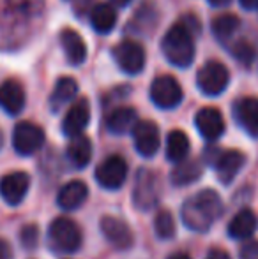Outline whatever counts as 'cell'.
I'll list each match as a JSON object with an SVG mask.
<instances>
[{
  "mask_svg": "<svg viewBox=\"0 0 258 259\" xmlns=\"http://www.w3.org/2000/svg\"><path fill=\"white\" fill-rule=\"evenodd\" d=\"M159 194H161V185H159L158 175L151 169L138 171L133 187L134 206L141 211L152 210L159 203Z\"/></svg>",
  "mask_w": 258,
  "mask_h": 259,
  "instance_id": "cell-4",
  "label": "cell"
},
{
  "mask_svg": "<svg viewBox=\"0 0 258 259\" xmlns=\"http://www.w3.org/2000/svg\"><path fill=\"white\" fill-rule=\"evenodd\" d=\"M258 228V219L255 211L249 208H242L241 211L234 215L232 222L228 224V235L234 240H248Z\"/></svg>",
  "mask_w": 258,
  "mask_h": 259,
  "instance_id": "cell-19",
  "label": "cell"
},
{
  "mask_svg": "<svg viewBox=\"0 0 258 259\" xmlns=\"http://www.w3.org/2000/svg\"><path fill=\"white\" fill-rule=\"evenodd\" d=\"M25 106V90L16 79H7L0 85V108L9 115L21 113Z\"/></svg>",
  "mask_w": 258,
  "mask_h": 259,
  "instance_id": "cell-17",
  "label": "cell"
},
{
  "mask_svg": "<svg viewBox=\"0 0 258 259\" xmlns=\"http://www.w3.org/2000/svg\"><path fill=\"white\" fill-rule=\"evenodd\" d=\"M136 111L134 108L129 106H122L117 108L106 116V129L112 134H126L129 131H133L134 123H136Z\"/></svg>",
  "mask_w": 258,
  "mask_h": 259,
  "instance_id": "cell-22",
  "label": "cell"
},
{
  "mask_svg": "<svg viewBox=\"0 0 258 259\" xmlns=\"http://www.w3.org/2000/svg\"><path fill=\"white\" fill-rule=\"evenodd\" d=\"M60 45H62V50L69 64L80 65L85 62L87 46H85L83 37L76 30H72V28H64V30L60 32Z\"/></svg>",
  "mask_w": 258,
  "mask_h": 259,
  "instance_id": "cell-18",
  "label": "cell"
},
{
  "mask_svg": "<svg viewBox=\"0 0 258 259\" xmlns=\"http://www.w3.org/2000/svg\"><path fill=\"white\" fill-rule=\"evenodd\" d=\"M202 164L196 159H182L180 162H175V167L172 169L170 175V180L177 187H184V185H190L193 182L198 180L202 177Z\"/></svg>",
  "mask_w": 258,
  "mask_h": 259,
  "instance_id": "cell-21",
  "label": "cell"
},
{
  "mask_svg": "<svg viewBox=\"0 0 258 259\" xmlns=\"http://www.w3.org/2000/svg\"><path fill=\"white\" fill-rule=\"evenodd\" d=\"M228 81H230L228 69L221 62L216 60H209L207 64H203V67L196 74V85H198V89L205 96L210 97H216L221 92H225V89L228 87Z\"/></svg>",
  "mask_w": 258,
  "mask_h": 259,
  "instance_id": "cell-5",
  "label": "cell"
},
{
  "mask_svg": "<svg viewBox=\"0 0 258 259\" xmlns=\"http://www.w3.org/2000/svg\"><path fill=\"white\" fill-rule=\"evenodd\" d=\"M67 157L76 167H85L92 159V143L87 136H72L67 145Z\"/></svg>",
  "mask_w": 258,
  "mask_h": 259,
  "instance_id": "cell-25",
  "label": "cell"
},
{
  "mask_svg": "<svg viewBox=\"0 0 258 259\" xmlns=\"http://www.w3.org/2000/svg\"><path fill=\"white\" fill-rule=\"evenodd\" d=\"M239 257L241 259H258V242L256 240H249L239 250Z\"/></svg>",
  "mask_w": 258,
  "mask_h": 259,
  "instance_id": "cell-32",
  "label": "cell"
},
{
  "mask_svg": "<svg viewBox=\"0 0 258 259\" xmlns=\"http://www.w3.org/2000/svg\"><path fill=\"white\" fill-rule=\"evenodd\" d=\"M241 27V20H239L235 14H219L212 20L210 28H212V34L216 39H219L221 42L232 41V37L235 35V32Z\"/></svg>",
  "mask_w": 258,
  "mask_h": 259,
  "instance_id": "cell-26",
  "label": "cell"
},
{
  "mask_svg": "<svg viewBox=\"0 0 258 259\" xmlns=\"http://www.w3.org/2000/svg\"><path fill=\"white\" fill-rule=\"evenodd\" d=\"M246 162V157L239 150H227L217 154L214 160V167H216V175L219 178L221 184L228 185L234 182V178L239 175Z\"/></svg>",
  "mask_w": 258,
  "mask_h": 259,
  "instance_id": "cell-15",
  "label": "cell"
},
{
  "mask_svg": "<svg viewBox=\"0 0 258 259\" xmlns=\"http://www.w3.org/2000/svg\"><path fill=\"white\" fill-rule=\"evenodd\" d=\"M90 122V106L87 99H78L67 109L62 122V133L67 138L78 136Z\"/></svg>",
  "mask_w": 258,
  "mask_h": 259,
  "instance_id": "cell-14",
  "label": "cell"
},
{
  "mask_svg": "<svg viewBox=\"0 0 258 259\" xmlns=\"http://www.w3.org/2000/svg\"><path fill=\"white\" fill-rule=\"evenodd\" d=\"M232 55H234L242 65H251L256 58V48L251 42L241 39V41L234 42V46H232Z\"/></svg>",
  "mask_w": 258,
  "mask_h": 259,
  "instance_id": "cell-30",
  "label": "cell"
},
{
  "mask_svg": "<svg viewBox=\"0 0 258 259\" xmlns=\"http://www.w3.org/2000/svg\"><path fill=\"white\" fill-rule=\"evenodd\" d=\"M168 259H191L188 254H184V252H177V254H172Z\"/></svg>",
  "mask_w": 258,
  "mask_h": 259,
  "instance_id": "cell-37",
  "label": "cell"
},
{
  "mask_svg": "<svg viewBox=\"0 0 258 259\" xmlns=\"http://www.w3.org/2000/svg\"><path fill=\"white\" fill-rule=\"evenodd\" d=\"M30 187V177L23 171H14L0 180V196L11 206L20 205Z\"/></svg>",
  "mask_w": 258,
  "mask_h": 259,
  "instance_id": "cell-12",
  "label": "cell"
},
{
  "mask_svg": "<svg viewBox=\"0 0 258 259\" xmlns=\"http://www.w3.org/2000/svg\"><path fill=\"white\" fill-rule=\"evenodd\" d=\"M221 213H223V199L212 189L196 192L195 196L184 201L180 210V217L186 228L198 233L210 229V226L221 217Z\"/></svg>",
  "mask_w": 258,
  "mask_h": 259,
  "instance_id": "cell-1",
  "label": "cell"
},
{
  "mask_svg": "<svg viewBox=\"0 0 258 259\" xmlns=\"http://www.w3.org/2000/svg\"><path fill=\"white\" fill-rule=\"evenodd\" d=\"M112 2H114L115 6H119V7H124V6H128L131 0H112Z\"/></svg>",
  "mask_w": 258,
  "mask_h": 259,
  "instance_id": "cell-38",
  "label": "cell"
},
{
  "mask_svg": "<svg viewBox=\"0 0 258 259\" xmlns=\"http://www.w3.org/2000/svg\"><path fill=\"white\" fill-rule=\"evenodd\" d=\"M232 0H209V4L210 6H214V7H223V6H228Z\"/></svg>",
  "mask_w": 258,
  "mask_h": 259,
  "instance_id": "cell-36",
  "label": "cell"
},
{
  "mask_svg": "<svg viewBox=\"0 0 258 259\" xmlns=\"http://www.w3.org/2000/svg\"><path fill=\"white\" fill-rule=\"evenodd\" d=\"M161 50L170 64L177 67H188L195 58L193 32L184 23L173 25L163 37Z\"/></svg>",
  "mask_w": 258,
  "mask_h": 259,
  "instance_id": "cell-2",
  "label": "cell"
},
{
  "mask_svg": "<svg viewBox=\"0 0 258 259\" xmlns=\"http://www.w3.org/2000/svg\"><path fill=\"white\" fill-rule=\"evenodd\" d=\"M239 2L244 9H256L258 7V0H239Z\"/></svg>",
  "mask_w": 258,
  "mask_h": 259,
  "instance_id": "cell-35",
  "label": "cell"
},
{
  "mask_svg": "<svg viewBox=\"0 0 258 259\" xmlns=\"http://www.w3.org/2000/svg\"><path fill=\"white\" fill-rule=\"evenodd\" d=\"M50 245L59 252H76L82 245V231L67 217H59L50 224Z\"/></svg>",
  "mask_w": 258,
  "mask_h": 259,
  "instance_id": "cell-3",
  "label": "cell"
},
{
  "mask_svg": "<svg viewBox=\"0 0 258 259\" xmlns=\"http://www.w3.org/2000/svg\"><path fill=\"white\" fill-rule=\"evenodd\" d=\"M101 233L104 235V238L108 240L112 247H115L117 250H128L134 242L133 231L129 229V226L126 224L122 219L117 217H103L99 222Z\"/></svg>",
  "mask_w": 258,
  "mask_h": 259,
  "instance_id": "cell-11",
  "label": "cell"
},
{
  "mask_svg": "<svg viewBox=\"0 0 258 259\" xmlns=\"http://www.w3.org/2000/svg\"><path fill=\"white\" fill-rule=\"evenodd\" d=\"M4 145V136H2V131H0V148H2Z\"/></svg>",
  "mask_w": 258,
  "mask_h": 259,
  "instance_id": "cell-39",
  "label": "cell"
},
{
  "mask_svg": "<svg viewBox=\"0 0 258 259\" xmlns=\"http://www.w3.org/2000/svg\"><path fill=\"white\" fill-rule=\"evenodd\" d=\"M131 133H133L134 147H136L138 154L143 157H152L158 154L161 140H159V129L154 122L140 120V122L134 123Z\"/></svg>",
  "mask_w": 258,
  "mask_h": 259,
  "instance_id": "cell-10",
  "label": "cell"
},
{
  "mask_svg": "<svg viewBox=\"0 0 258 259\" xmlns=\"http://www.w3.org/2000/svg\"><path fill=\"white\" fill-rule=\"evenodd\" d=\"M20 238H21L23 247H27V249H34V247L38 245V240H39L38 228H35V226H25V228L21 229Z\"/></svg>",
  "mask_w": 258,
  "mask_h": 259,
  "instance_id": "cell-31",
  "label": "cell"
},
{
  "mask_svg": "<svg viewBox=\"0 0 258 259\" xmlns=\"http://www.w3.org/2000/svg\"><path fill=\"white\" fill-rule=\"evenodd\" d=\"M205 259H232L230 256H228L225 250H221V249H212L209 254H207V257Z\"/></svg>",
  "mask_w": 258,
  "mask_h": 259,
  "instance_id": "cell-34",
  "label": "cell"
},
{
  "mask_svg": "<svg viewBox=\"0 0 258 259\" xmlns=\"http://www.w3.org/2000/svg\"><path fill=\"white\" fill-rule=\"evenodd\" d=\"M154 229H156L158 238L170 240L175 235V221H173V215L170 213L168 210H159L154 219Z\"/></svg>",
  "mask_w": 258,
  "mask_h": 259,
  "instance_id": "cell-29",
  "label": "cell"
},
{
  "mask_svg": "<svg viewBox=\"0 0 258 259\" xmlns=\"http://www.w3.org/2000/svg\"><path fill=\"white\" fill-rule=\"evenodd\" d=\"M114 58L126 74H140L145 67V52L134 41H122L114 48Z\"/></svg>",
  "mask_w": 258,
  "mask_h": 259,
  "instance_id": "cell-9",
  "label": "cell"
},
{
  "mask_svg": "<svg viewBox=\"0 0 258 259\" xmlns=\"http://www.w3.org/2000/svg\"><path fill=\"white\" fill-rule=\"evenodd\" d=\"M117 23V13L115 7L110 4H96L90 11V25L94 27V30L99 34H108L112 32V28Z\"/></svg>",
  "mask_w": 258,
  "mask_h": 259,
  "instance_id": "cell-24",
  "label": "cell"
},
{
  "mask_svg": "<svg viewBox=\"0 0 258 259\" xmlns=\"http://www.w3.org/2000/svg\"><path fill=\"white\" fill-rule=\"evenodd\" d=\"M87 196H89V187L83 182L72 180L67 182L62 189L59 191L57 196V203L62 210H76L85 203Z\"/></svg>",
  "mask_w": 258,
  "mask_h": 259,
  "instance_id": "cell-20",
  "label": "cell"
},
{
  "mask_svg": "<svg viewBox=\"0 0 258 259\" xmlns=\"http://www.w3.org/2000/svg\"><path fill=\"white\" fill-rule=\"evenodd\" d=\"M190 154V140L182 131H172L166 138V157L172 162H180Z\"/></svg>",
  "mask_w": 258,
  "mask_h": 259,
  "instance_id": "cell-27",
  "label": "cell"
},
{
  "mask_svg": "<svg viewBox=\"0 0 258 259\" xmlns=\"http://www.w3.org/2000/svg\"><path fill=\"white\" fill-rule=\"evenodd\" d=\"M45 145V131L32 122H20L14 127L13 147L20 155H32Z\"/></svg>",
  "mask_w": 258,
  "mask_h": 259,
  "instance_id": "cell-8",
  "label": "cell"
},
{
  "mask_svg": "<svg viewBox=\"0 0 258 259\" xmlns=\"http://www.w3.org/2000/svg\"><path fill=\"white\" fill-rule=\"evenodd\" d=\"M0 259H13V250L6 240L0 238Z\"/></svg>",
  "mask_w": 258,
  "mask_h": 259,
  "instance_id": "cell-33",
  "label": "cell"
},
{
  "mask_svg": "<svg viewBox=\"0 0 258 259\" xmlns=\"http://www.w3.org/2000/svg\"><path fill=\"white\" fill-rule=\"evenodd\" d=\"M151 99L158 108L172 109L182 101V89H180L179 81L172 76H159L151 85Z\"/></svg>",
  "mask_w": 258,
  "mask_h": 259,
  "instance_id": "cell-7",
  "label": "cell"
},
{
  "mask_svg": "<svg viewBox=\"0 0 258 259\" xmlns=\"http://www.w3.org/2000/svg\"><path fill=\"white\" fill-rule=\"evenodd\" d=\"M196 129L205 138L207 141H216L225 133V118L219 109L216 108H203L196 113Z\"/></svg>",
  "mask_w": 258,
  "mask_h": 259,
  "instance_id": "cell-13",
  "label": "cell"
},
{
  "mask_svg": "<svg viewBox=\"0 0 258 259\" xmlns=\"http://www.w3.org/2000/svg\"><path fill=\"white\" fill-rule=\"evenodd\" d=\"M7 11H11L16 16H21L25 20L35 18L45 9V0H6Z\"/></svg>",
  "mask_w": 258,
  "mask_h": 259,
  "instance_id": "cell-28",
  "label": "cell"
},
{
  "mask_svg": "<svg viewBox=\"0 0 258 259\" xmlns=\"http://www.w3.org/2000/svg\"><path fill=\"white\" fill-rule=\"evenodd\" d=\"M128 177V164L121 155H110L96 167V180L108 191H117Z\"/></svg>",
  "mask_w": 258,
  "mask_h": 259,
  "instance_id": "cell-6",
  "label": "cell"
},
{
  "mask_svg": "<svg viewBox=\"0 0 258 259\" xmlns=\"http://www.w3.org/2000/svg\"><path fill=\"white\" fill-rule=\"evenodd\" d=\"M234 116L237 123L251 138H258V99L242 97L234 106Z\"/></svg>",
  "mask_w": 258,
  "mask_h": 259,
  "instance_id": "cell-16",
  "label": "cell"
},
{
  "mask_svg": "<svg viewBox=\"0 0 258 259\" xmlns=\"http://www.w3.org/2000/svg\"><path fill=\"white\" fill-rule=\"evenodd\" d=\"M78 94V83L69 76H64L55 83L52 96H50V108L52 111H60L67 103H71Z\"/></svg>",
  "mask_w": 258,
  "mask_h": 259,
  "instance_id": "cell-23",
  "label": "cell"
}]
</instances>
